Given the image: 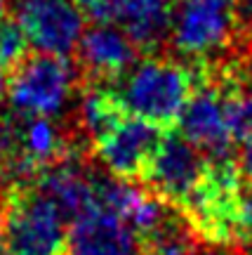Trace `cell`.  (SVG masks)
Instances as JSON below:
<instances>
[{
	"mask_svg": "<svg viewBox=\"0 0 252 255\" xmlns=\"http://www.w3.org/2000/svg\"><path fill=\"white\" fill-rule=\"evenodd\" d=\"M153 255H196L186 246V241L172 232H165L158 237V244H156V251Z\"/></svg>",
	"mask_w": 252,
	"mask_h": 255,
	"instance_id": "e0dca14e",
	"label": "cell"
},
{
	"mask_svg": "<svg viewBox=\"0 0 252 255\" xmlns=\"http://www.w3.org/2000/svg\"><path fill=\"white\" fill-rule=\"evenodd\" d=\"M146 180L163 199L189 203L207 180L205 161L184 137H163L146 168Z\"/></svg>",
	"mask_w": 252,
	"mask_h": 255,
	"instance_id": "ba28073f",
	"label": "cell"
},
{
	"mask_svg": "<svg viewBox=\"0 0 252 255\" xmlns=\"http://www.w3.org/2000/svg\"><path fill=\"white\" fill-rule=\"evenodd\" d=\"M123 116L113 95L101 90H87L81 102V121L92 139H99L108 128Z\"/></svg>",
	"mask_w": 252,
	"mask_h": 255,
	"instance_id": "4fadbf2b",
	"label": "cell"
},
{
	"mask_svg": "<svg viewBox=\"0 0 252 255\" xmlns=\"http://www.w3.org/2000/svg\"><path fill=\"white\" fill-rule=\"evenodd\" d=\"M193 95V78L186 66L170 59H146L120 78L113 100L123 114L165 126L179 121Z\"/></svg>",
	"mask_w": 252,
	"mask_h": 255,
	"instance_id": "6da1fadb",
	"label": "cell"
},
{
	"mask_svg": "<svg viewBox=\"0 0 252 255\" xmlns=\"http://www.w3.org/2000/svg\"><path fill=\"white\" fill-rule=\"evenodd\" d=\"M238 12V0H174L172 45L191 59L219 55L236 33Z\"/></svg>",
	"mask_w": 252,
	"mask_h": 255,
	"instance_id": "277c9868",
	"label": "cell"
},
{
	"mask_svg": "<svg viewBox=\"0 0 252 255\" xmlns=\"http://www.w3.org/2000/svg\"><path fill=\"white\" fill-rule=\"evenodd\" d=\"M76 71L64 57L21 59L7 83V100L21 119H54L73 97Z\"/></svg>",
	"mask_w": 252,
	"mask_h": 255,
	"instance_id": "3957f363",
	"label": "cell"
},
{
	"mask_svg": "<svg viewBox=\"0 0 252 255\" xmlns=\"http://www.w3.org/2000/svg\"><path fill=\"white\" fill-rule=\"evenodd\" d=\"M69 222L66 213L38 187L14 191L5 215L7 255H64Z\"/></svg>",
	"mask_w": 252,
	"mask_h": 255,
	"instance_id": "7a4b0ae2",
	"label": "cell"
},
{
	"mask_svg": "<svg viewBox=\"0 0 252 255\" xmlns=\"http://www.w3.org/2000/svg\"><path fill=\"white\" fill-rule=\"evenodd\" d=\"M7 71L9 69L0 62V97H2V95H7V83H9V73Z\"/></svg>",
	"mask_w": 252,
	"mask_h": 255,
	"instance_id": "44dd1931",
	"label": "cell"
},
{
	"mask_svg": "<svg viewBox=\"0 0 252 255\" xmlns=\"http://www.w3.org/2000/svg\"><path fill=\"white\" fill-rule=\"evenodd\" d=\"M71 255H139V237L125 220L94 199L83 215L71 222Z\"/></svg>",
	"mask_w": 252,
	"mask_h": 255,
	"instance_id": "30bf717a",
	"label": "cell"
},
{
	"mask_svg": "<svg viewBox=\"0 0 252 255\" xmlns=\"http://www.w3.org/2000/svg\"><path fill=\"white\" fill-rule=\"evenodd\" d=\"M238 9H241L243 19L248 21V26L252 28V0H238Z\"/></svg>",
	"mask_w": 252,
	"mask_h": 255,
	"instance_id": "d6986e66",
	"label": "cell"
},
{
	"mask_svg": "<svg viewBox=\"0 0 252 255\" xmlns=\"http://www.w3.org/2000/svg\"><path fill=\"white\" fill-rule=\"evenodd\" d=\"M73 2H76V5H78V7L81 9H87V12H94V9L99 7L101 2H104V0H73Z\"/></svg>",
	"mask_w": 252,
	"mask_h": 255,
	"instance_id": "7402d4cb",
	"label": "cell"
},
{
	"mask_svg": "<svg viewBox=\"0 0 252 255\" xmlns=\"http://www.w3.org/2000/svg\"><path fill=\"white\" fill-rule=\"evenodd\" d=\"M231 237L252 241V189H238L231 215Z\"/></svg>",
	"mask_w": 252,
	"mask_h": 255,
	"instance_id": "9a60e30c",
	"label": "cell"
},
{
	"mask_svg": "<svg viewBox=\"0 0 252 255\" xmlns=\"http://www.w3.org/2000/svg\"><path fill=\"white\" fill-rule=\"evenodd\" d=\"M7 7H9V0H0V31H2V26L7 24V21H5V17H7Z\"/></svg>",
	"mask_w": 252,
	"mask_h": 255,
	"instance_id": "603a6c76",
	"label": "cell"
},
{
	"mask_svg": "<svg viewBox=\"0 0 252 255\" xmlns=\"http://www.w3.org/2000/svg\"><path fill=\"white\" fill-rule=\"evenodd\" d=\"M78 57L94 78H123L135 66L137 47L118 26L97 24L83 33Z\"/></svg>",
	"mask_w": 252,
	"mask_h": 255,
	"instance_id": "8fae6325",
	"label": "cell"
},
{
	"mask_svg": "<svg viewBox=\"0 0 252 255\" xmlns=\"http://www.w3.org/2000/svg\"><path fill=\"white\" fill-rule=\"evenodd\" d=\"M236 114V137L241 142L243 151V165L248 173H252V92L234 100Z\"/></svg>",
	"mask_w": 252,
	"mask_h": 255,
	"instance_id": "5bb4252c",
	"label": "cell"
},
{
	"mask_svg": "<svg viewBox=\"0 0 252 255\" xmlns=\"http://www.w3.org/2000/svg\"><path fill=\"white\" fill-rule=\"evenodd\" d=\"M174 0H104L92 12L99 24L118 26L135 47H158L170 36Z\"/></svg>",
	"mask_w": 252,
	"mask_h": 255,
	"instance_id": "9c48e42d",
	"label": "cell"
},
{
	"mask_svg": "<svg viewBox=\"0 0 252 255\" xmlns=\"http://www.w3.org/2000/svg\"><path fill=\"white\" fill-rule=\"evenodd\" d=\"M38 189L50 196L73 222L94 201V177L85 173L76 161L64 158L40 175Z\"/></svg>",
	"mask_w": 252,
	"mask_h": 255,
	"instance_id": "7c38bea8",
	"label": "cell"
},
{
	"mask_svg": "<svg viewBox=\"0 0 252 255\" xmlns=\"http://www.w3.org/2000/svg\"><path fill=\"white\" fill-rule=\"evenodd\" d=\"M24 36L19 33V28L14 24H5L2 31H0V62L5 66H12V64L21 62V55H24Z\"/></svg>",
	"mask_w": 252,
	"mask_h": 255,
	"instance_id": "2e32d148",
	"label": "cell"
},
{
	"mask_svg": "<svg viewBox=\"0 0 252 255\" xmlns=\"http://www.w3.org/2000/svg\"><path fill=\"white\" fill-rule=\"evenodd\" d=\"M0 255H7V232H5V215L0 213Z\"/></svg>",
	"mask_w": 252,
	"mask_h": 255,
	"instance_id": "ffe728a7",
	"label": "cell"
},
{
	"mask_svg": "<svg viewBox=\"0 0 252 255\" xmlns=\"http://www.w3.org/2000/svg\"><path fill=\"white\" fill-rule=\"evenodd\" d=\"M161 139L158 126L123 114L99 139H94V149L108 173L127 180L146 173Z\"/></svg>",
	"mask_w": 252,
	"mask_h": 255,
	"instance_id": "52a82bcc",
	"label": "cell"
},
{
	"mask_svg": "<svg viewBox=\"0 0 252 255\" xmlns=\"http://www.w3.org/2000/svg\"><path fill=\"white\" fill-rule=\"evenodd\" d=\"M9 149H12V126L0 121V161H5Z\"/></svg>",
	"mask_w": 252,
	"mask_h": 255,
	"instance_id": "ac0fdd59",
	"label": "cell"
},
{
	"mask_svg": "<svg viewBox=\"0 0 252 255\" xmlns=\"http://www.w3.org/2000/svg\"><path fill=\"white\" fill-rule=\"evenodd\" d=\"M14 26L38 55L64 57L78 50L85 14L73 0H14Z\"/></svg>",
	"mask_w": 252,
	"mask_h": 255,
	"instance_id": "5b68a950",
	"label": "cell"
},
{
	"mask_svg": "<svg viewBox=\"0 0 252 255\" xmlns=\"http://www.w3.org/2000/svg\"><path fill=\"white\" fill-rule=\"evenodd\" d=\"M181 137L196 146L200 154H207L224 163L236 144V114L234 100H229L217 88H200L191 95L179 116Z\"/></svg>",
	"mask_w": 252,
	"mask_h": 255,
	"instance_id": "8992f818",
	"label": "cell"
}]
</instances>
